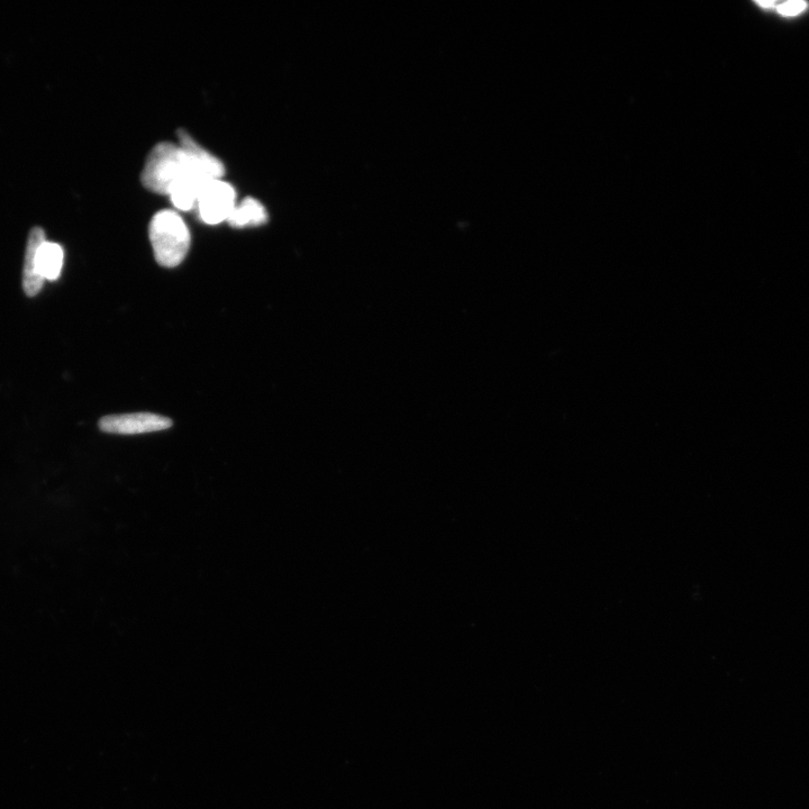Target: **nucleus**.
Segmentation results:
<instances>
[{
  "instance_id": "obj_1",
  "label": "nucleus",
  "mask_w": 809,
  "mask_h": 809,
  "mask_svg": "<svg viewBox=\"0 0 809 809\" xmlns=\"http://www.w3.org/2000/svg\"><path fill=\"white\" fill-rule=\"evenodd\" d=\"M179 144L163 142L147 159L142 184L153 193L168 195L180 178L198 172L212 179H222L223 163L201 147L185 131L178 132Z\"/></svg>"
},
{
  "instance_id": "obj_2",
  "label": "nucleus",
  "mask_w": 809,
  "mask_h": 809,
  "mask_svg": "<svg viewBox=\"0 0 809 809\" xmlns=\"http://www.w3.org/2000/svg\"><path fill=\"white\" fill-rule=\"evenodd\" d=\"M149 235L154 257L160 266L175 268L185 260L190 248V233L179 214L166 209L154 215Z\"/></svg>"
},
{
  "instance_id": "obj_3",
  "label": "nucleus",
  "mask_w": 809,
  "mask_h": 809,
  "mask_svg": "<svg viewBox=\"0 0 809 809\" xmlns=\"http://www.w3.org/2000/svg\"><path fill=\"white\" fill-rule=\"evenodd\" d=\"M235 207V189L222 179L209 183L197 204L199 217L208 225L227 222Z\"/></svg>"
},
{
  "instance_id": "obj_4",
  "label": "nucleus",
  "mask_w": 809,
  "mask_h": 809,
  "mask_svg": "<svg viewBox=\"0 0 809 809\" xmlns=\"http://www.w3.org/2000/svg\"><path fill=\"white\" fill-rule=\"evenodd\" d=\"M170 418L152 413H136L105 416L99 421L103 432L118 435H135L170 429Z\"/></svg>"
},
{
  "instance_id": "obj_5",
  "label": "nucleus",
  "mask_w": 809,
  "mask_h": 809,
  "mask_svg": "<svg viewBox=\"0 0 809 809\" xmlns=\"http://www.w3.org/2000/svg\"><path fill=\"white\" fill-rule=\"evenodd\" d=\"M45 240L47 238L41 227H33L27 240L23 271V288L29 297L38 295L43 287L44 279L39 269L38 251Z\"/></svg>"
},
{
  "instance_id": "obj_6",
  "label": "nucleus",
  "mask_w": 809,
  "mask_h": 809,
  "mask_svg": "<svg viewBox=\"0 0 809 809\" xmlns=\"http://www.w3.org/2000/svg\"><path fill=\"white\" fill-rule=\"evenodd\" d=\"M213 180L198 172L186 175L180 178L177 183L172 186L169 196L172 204L175 205L180 211L188 212L197 207L199 198H201L205 188Z\"/></svg>"
},
{
  "instance_id": "obj_7",
  "label": "nucleus",
  "mask_w": 809,
  "mask_h": 809,
  "mask_svg": "<svg viewBox=\"0 0 809 809\" xmlns=\"http://www.w3.org/2000/svg\"><path fill=\"white\" fill-rule=\"evenodd\" d=\"M268 213L256 198H245L242 203L236 205L233 213L227 220L235 229H243L248 226H259L267 223Z\"/></svg>"
},
{
  "instance_id": "obj_8",
  "label": "nucleus",
  "mask_w": 809,
  "mask_h": 809,
  "mask_svg": "<svg viewBox=\"0 0 809 809\" xmlns=\"http://www.w3.org/2000/svg\"><path fill=\"white\" fill-rule=\"evenodd\" d=\"M63 260H65V251L61 245L45 240L38 251L39 269L43 279L57 280L61 275Z\"/></svg>"
},
{
  "instance_id": "obj_9",
  "label": "nucleus",
  "mask_w": 809,
  "mask_h": 809,
  "mask_svg": "<svg viewBox=\"0 0 809 809\" xmlns=\"http://www.w3.org/2000/svg\"><path fill=\"white\" fill-rule=\"evenodd\" d=\"M807 4L804 2H787L778 6L779 14L783 16H797L805 11Z\"/></svg>"
},
{
  "instance_id": "obj_10",
  "label": "nucleus",
  "mask_w": 809,
  "mask_h": 809,
  "mask_svg": "<svg viewBox=\"0 0 809 809\" xmlns=\"http://www.w3.org/2000/svg\"><path fill=\"white\" fill-rule=\"evenodd\" d=\"M757 4L763 8H772L776 6L775 2H758Z\"/></svg>"
}]
</instances>
